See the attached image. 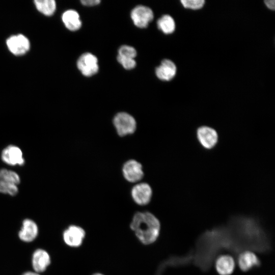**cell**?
Returning a JSON list of instances; mask_svg holds the SVG:
<instances>
[{
  "label": "cell",
  "instance_id": "obj_7",
  "mask_svg": "<svg viewBox=\"0 0 275 275\" xmlns=\"http://www.w3.org/2000/svg\"><path fill=\"white\" fill-rule=\"evenodd\" d=\"M130 17L135 25L139 28H145L153 19L154 15L150 8L139 5L132 9Z\"/></svg>",
  "mask_w": 275,
  "mask_h": 275
},
{
  "label": "cell",
  "instance_id": "obj_3",
  "mask_svg": "<svg viewBox=\"0 0 275 275\" xmlns=\"http://www.w3.org/2000/svg\"><path fill=\"white\" fill-rule=\"evenodd\" d=\"M121 172L124 179L130 183L140 182L145 176L142 164L133 158L127 159L123 163Z\"/></svg>",
  "mask_w": 275,
  "mask_h": 275
},
{
  "label": "cell",
  "instance_id": "obj_15",
  "mask_svg": "<svg viewBox=\"0 0 275 275\" xmlns=\"http://www.w3.org/2000/svg\"><path fill=\"white\" fill-rule=\"evenodd\" d=\"M62 21L66 28L71 31L79 30L82 25L78 13L70 9L65 11L62 16Z\"/></svg>",
  "mask_w": 275,
  "mask_h": 275
},
{
  "label": "cell",
  "instance_id": "obj_20",
  "mask_svg": "<svg viewBox=\"0 0 275 275\" xmlns=\"http://www.w3.org/2000/svg\"><path fill=\"white\" fill-rule=\"evenodd\" d=\"M136 54L137 52L134 48L131 46L124 45L119 49L118 56L134 59Z\"/></svg>",
  "mask_w": 275,
  "mask_h": 275
},
{
  "label": "cell",
  "instance_id": "obj_16",
  "mask_svg": "<svg viewBox=\"0 0 275 275\" xmlns=\"http://www.w3.org/2000/svg\"><path fill=\"white\" fill-rule=\"evenodd\" d=\"M215 267L218 273L221 275H230L234 270L235 262L229 255H223L218 258Z\"/></svg>",
  "mask_w": 275,
  "mask_h": 275
},
{
  "label": "cell",
  "instance_id": "obj_5",
  "mask_svg": "<svg viewBox=\"0 0 275 275\" xmlns=\"http://www.w3.org/2000/svg\"><path fill=\"white\" fill-rule=\"evenodd\" d=\"M130 196L138 205L144 206L150 203L153 196V189L149 183L141 182L135 183L130 189Z\"/></svg>",
  "mask_w": 275,
  "mask_h": 275
},
{
  "label": "cell",
  "instance_id": "obj_8",
  "mask_svg": "<svg viewBox=\"0 0 275 275\" xmlns=\"http://www.w3.org/2000/svg\"><path fill=\"white\" fill-rule=\"evenodd\" d=\"M9 50L14 54L21 56L30 48L29 39L23 35L18 34L10 37L6 41Z\"/></svg>",
  "mask_w": 275,
  "mask_h": 275
},
{
  "label": "cell",
  "instance_id": "obj_26",
  "mask_svg": "<svg viewBox=\"0 0 275 275\" xmlns=\"http://www.w3.org/2000/svg\"><path fill=\"white\" fill-rule=\"evenodd\" d=\"M94 275H102V274H99V273H97V274H95Z\"/></svg>",
  "mask_w": 275,
  "mask_h": 275
},
{
  "label": "cell",
  "instance_id": "obj_4",
  "mask_svg": "<svg viewBox=\"0 0 275 275\" xmlns=\"http://www.w3.org/2000/svg\"><path fill=\"white\" fill-rule=\"evenodd\" d=\"M20 181V177L16 172L4 169L0 170V193L15 196L18 191L17 185Z\"/></svg>",
  "mask_w": 275,
  "mask_h": 275
},
{
  "label": "cell",
  "instance_id": "obj_6",
  "mask_svg": "<svg viewBox=\"0 0 275 275\" xmlns=\"http://www.w3.org/2000/svg\"><path fill=\"white\" fill-rule=\"evenodd\" d=\"M77 67L84 76H91L99 70L98 59L92 53H84L79 57L77 61Z\"/></svg>",
  "mask_w": 275,
  "mask_h": 275
},
{
  "label": "cell",
  "instance_id": "obj_18",
  "mask_svg": "<svg viewBox=\"0 0 275 275\" xmlns=\"http://www.w3.org/2000/svg\"><path fill=\"white\" fill-rule=\"evenodd\" d=\"M158 28L166 34L173 33L175 29L174 19L169 15H164L157 22Z\"/></svg>",
  "mask_w": 275,
  "mask_h": 275
},
{
  "label": "cell",
  "instance_id": "obj_13",
  "mask_svg": "<svg viewBox=\"0 0 275 275\" xmlns=\"http://www.w3.org/2000/svg\"><path fill=\"white\" fill-rule=\"evenodd\" d=\"M50 263V256L45 251L38 249L34 252L33 256L32 264L36 272L39 273L44 271Z\"/></svg>",
  "mask_w": 275,
  "mask_h": 275
},
{
  "label": "cell",
  "instance_id": "obj_19",
  "mask_svg": "<svg viewBox=\"0 0 275 275\" xmlns=\"http://www.w3.org/2000/svg\"><path fill=\"white\" fill-rule=\"evenodd\" d=\"M37 10L46 16L52 15L56 9L54 0H36L34 1Z\"/></svg>",
  "mask_w": 275,
  "mask_h": 275
},
{
  "label": "cell",
  "instance_id": "obj_17",
  "mask_svg": "<svg viewBox=\"0 0 275 275\" xmlns=\"http://www.w3.org/2000/svg\"><path fill=\"white\" fill-rule=\"evenodd\" d=\"M259 260L257 256L251 251L242 253L238 257V265L243 271H247L253 266L258 264Z\"/></svg>",
  "mask_w": 275,
  "mask_h": 275
},
{
  "label": "cell",
  "instance_id": "obj_14",
  "mask_svg": "<svg viewBox=\"0 0 275 275\" xmlns=\"http://www.w3.org/2000/svg\"><path fill=\"white\" fill-rule=\"evenodd\" d=\"M38 232L36 224L31 219H24L22 227L19 232V237L21 240L25 242L33 241L37 236Z\"/></svg>",
  "mask_w": 275,
  "mask_h": 275
},
{
  "label": "cell",
  "instance_id": "obj_12",
  "mask_svg": "<svg viewBox=\"0 0 275 275\" xmlns=\"http://www.w3.org/2000/svg\"><path fill=\"white\" fill-rule=\"evenodd\" d=\"M177 68L173 62L164 59L155 69L156 76L163 81H170L176 74Z\"/></svg>",
  "mask_w": 275,
  "mask_h": 275
},
{
  "label": "cell",
  "instance_id": "obj_2",
  "mask_svg": "<svg viewBox=\"0 0 275 275\" xmlns=\"http://www.w3.org/2000/svg\"><path fill=\"white\" fill-rule=\"evenodd\" d=\"M112 123L116 134L120 138L133 134L138 128L135 118L125 112L117 113L113 118Z\"/></svg>",
  "mask_w": 275,
  "mask_h": 275
},
{
  "label": "cell",
  "instance_id": "obj_1",
  "mask_svg": "<svg viewBox=\"0 0 275 275\" xmlns=\"http://www.w3.org/2000/svg\"><path fill=\"white\" fill-rule=\"evenodd\" d=\"M130 227L139 240L147 244L153 242L158 237L160 223L151 213L138 212L134 215Z\"/></svg>",
  "mask_w": 275,
  "mask_h": 275
},
{
  "label": "cell",
  "instance_id": "obj_11",
  "mask_svg": "<svg viewBox=\"0 0 275 275\" xmlns=\"http://www.w3.org/2000/svg\"><path fill=\"white\" fill-rule=\"evenodd\" d=\"M85 235V231L81 228L71 226L65 231L63 238L64 241L67 245L76 247L81 244Z\"/></svg>",
  "mask_w": 275,
  "mask_h": 275
},
{
  "label": "cell",
  "instance_id": "obj_24",
  "mask_svg": "<svg viewBox=\"0 0 275 275\" xmlns=\"http://www.w3.org/2000/svg\"><path fill=\"white\" fill-rule=\"evenodd\" d=\"M265 4L269 9L274 10L275 8V1L274 0H268L265 1Z\"/></svg>",
  "mask_w": 275,
  "mask_h": 275
},
{
  "label": "cell",
  "instance_id": "obj_21",
  "mask_svg": "<svg viewBox=\"0 0 275 275\" xmlns=\"http://www.w3.org/2000/svg\"><path fill=\"white\" fill-rule=\"evenodd\" d=\"M183 6L187 9L198 10L203 7L205 4L204 0H182Z\"/></svg>",
  "mask_w": 275,
  "mask_h": 275
},
{
  "label": "cell",
  "instance_id": "obj_10",
  "mask_svg": "<svg viewBox=\"0 0 275 275\" xmlns=\"http://www.w3.org/2000/svg\"><path fill=\"white\" fill-rule=\"evenodd\" d=\"M1 156L2 160L9 165L21 166L24 163L21 150L14 145H9L6 147L3 150Z\"/></svg>",
  "mask_w": 275,
  "mask_h": 275
},
{
  "label": "cell",
  "instance_id": "obj_25",
  "mask_svg": "<svg viewBox=\"0 0 275 275\" xmlns=\"http://www.w3.org/2000/svg\"><path fill=\"white\" fill-rule=\"evenodd\" d=\"M23 275H39V273L37 272H27L24 273Z\"/></svg>",
  "mask_w": 275,
  "mask_h": 275
},
{
  "label": "cell",
  "instance_id": "obj_9",
  "mask_svg": "<svg viewBox=\"0 0 275 275\" xmlns=\"http://www.w3.org/2000/svg\"><path fill=\"white\" fill-rule=\"evenodd\" d=\"M197 136L200 144L207 149L213 148L218 141V134L216 130L207 126L198 128Z\"/></svg>",
  "mask_w": 275,
  "mask_h": 275
},
{
  "label": "cell",
  "instance_id": "obj_23",
  "mask_svg": "<svg viewBox=\"0 0 275 275\" xmlns=\"http://www.w3.org/2000/svg\"><path fill=\"white\" fill-rule=\"evenodd\" d=\"M81 3L83 5L86 6H94L100 3L99 0H82Z\"/></svg>",
  "mask_w": 275,
  "mask_h": 275
},
{
  "label": "cell",
  "instance_id": "obj_22",
  "mask_svg": "<svg viewBox=\"0 0 275 275\" xmlns=\"http://www.w3.org/2000/svg\"><path fill=\"white\" fill-rule=\"evenodd\" d=\"M117 61L118 62L127 70H130L134 68L136 66V62L134 59L130 58H125L117 56Z\"/></svg>",
  "mask_w": 275,
  "mask_h": 275
}]
</instances>
